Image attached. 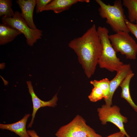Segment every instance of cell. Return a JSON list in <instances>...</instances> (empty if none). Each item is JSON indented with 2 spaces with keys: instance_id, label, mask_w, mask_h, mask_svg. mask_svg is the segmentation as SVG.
I'll list each match as a JSON object with an SVG mask.
<instances>
[{
  "instance_id": "1",
  "label": "cell",
  "mask_w": 137,
  "mask_h": 137,
  "mask_svg": "<svg viewBox=\"0 0 137 137\" xmlns=\"http://www.w3.org/2000/svg\"><path fill=\"white\" fill-rule=\"evenodd\" d=\"M68 46L76 54L85 75L90 78L95 71L102 50L95 24L82 36L71 40Z\"/></svg>"
},
{
  "instance_id": "22",
  "label": "cell",
  "mask_w": 137,
  "mask_h": 137,
  "mask_svg": "<svg viewBox=\"0 0 137 137\" xmlns=\"http://www.w3.org/2000/svg\"><path fill=\"white\" fill-rule=\"evenodd\" d=\"M28 133L30 137H40L36 132L34 130H27Z\"/></svg>"
},
{
  "instance_id": "11",
  "label": "cell",
  "mask_w": 137,
  "mask_h": 137,
  "mask_svg": "<svg viewBox=\"0 0 137 137\" xmlns=\"http://www.w3.org/2000/svg\"><path fill=\"white\" fill-rule=\"evenodd\" d=\"M30 116L29 113L26 114L22 119L14 123L7 124H1L0 128L13 132L20 137H30L26 128L27 121Z\"/></svg>"
},
{
  "instance_id": "3",
  "label": "cell",
  "mask_w": 137,
  "mask_h": 137,
  "mask_svg": "<svg viewBox=\"0 0 137 137\" xmlns=\"http://www.w3.org/2000/svg\"><path fill=\"white\" fill-rule=\"evenodd\" d=\"M102 50L98 64L101 68L111 72L117 71L124 64L116 55L109 39V30L106 27L99 26L97 29Z\"/></svg>"
},
{
  "instance_id": "12",
  "label": "cell",
  "mask_w": 137,
  "mask_h": 137,
  "mask_svg": "<svg viewBox=\"0 0 137 137\" xmlns=\"http://www.w3.org/2000/svg\"><path fill=\"white\" fill-rule=\"evenodd\" d=\"M89 0H53L45 7L42 9L40 12L44 11L52 10L56 13H59L68 10L71 6L78 2L89 3Z\"/></svg>"
},
{
  "instance_id": "4",
  "label": "cell",
  "mask_w": 137,
  "mask_h": 137,
  "mask_svg": "<svg viewBox=\"0 0 137 137\" xmlns=\"http://www.w3.org/2000/svg\"><path fill=\"white\" fill-rule=\"evenodd\" d=\"M56 137H102L77 115L70 123L61 127L55 134Z\"/></svg>"
},
{
  "instance_id": "2",
  "label": "cell",
  "mask_w": 137,
  "mask_h": 137,
  "mask_svg": "<svg viewBox=\"0 0 137 137\" xmlns=\"http://www.w3.org/2000/svg\"><path fill=\"white\" fill-rule=\"evenodd\" d=\"M95 1L100 6L98 9L100 15L106 19V23L113 31L130 32L125 23L126 18L121 0L115 1L113 5L107 4L101 0Z\"/></svg>"
},
{
  "instance_id": "5",
  "label": "cell",
  "mask_w": 137,
  "mask_h": 137,
  "mask_svg": "<svg viewBox=\"0 0 137 137\" xmlns=\"http://www.w3.org/2000/svg\"><path fill=\"white\" fill-rule=\"evenodd\" d=\"M112 45L116 52L126 56V58L134 60L137 54V44L129 33L120 31L109 35Z\"/></svg>"
},
{
  "instance_id": "13",
  "label": "cell",
  "mask_w": 137,
  "mask_h": 137,
  "mask_svg": "<svg viewBox=\"0 0 137 137\" xmlns=\"http://www.w3.org/2000/svg\"><path fill=\"white\" fill-rule=\"evenodd\" d=\"M22 33L17 29L2 23L0 24V44L3 45L13 41Z\"/></svg>"
},
{
  "instance_id": "21",
  "label": "cell",
  "mask_w": 137,
  "mask_h": 137,
  "mask_svg": "<svg viewBox=\"0 0 137 137\" xmlns=\"http://www.w3.org/2000/svg\"><path fill=\"white\" fill-rule=\"evenodd\" d=\"M125 136L120 131L111 134L106 137H125Z\"/></svg>"
},
{
  "instance_id": "8",
  "label": "cell",
  "mask_w": 137,
  "mask_h": 137,
  "mask_svg": "<svg viewBox=\"0 0 137 137\" xmlns=\"http://www.w3.org/2000/svg\"><path fill=\"white\" fill-rule=\"evenodd\" d=\"M26 83L29 93L31 96L33 105L31 118L28 126V128H31L33 124L36 114L38 110L41 108L45 107H54L57 105L58 98L57 94L56 93L50 100L47 101L42 100L39 98L35 93L31 82L27 81Z\"/></svg>"
},
{
  "instance_id": "19",
  "label": "cell",
  "mask_w": 137,
  "mask_h": 137,
  "mask_svg": "<svg viewBox=\"0 0 137 137\" xmlns=\"http://www.w3.org/2000/svg\"><path fill=\"white\" fill-rule=\"evenodd\" d=\"M52 1V0H36V12L38 13L40 12L41 10Z\"/></svg>"
},
{
  "instance_id": "17",
  "label": "cell",
  "mask_w": 137,
  "mask_h": 137,
  "mask_svg": "<svg viewBox=\"0 0 137 137\" xmlns=\"http://www.w3.org/2000/svg\"><path fill=\"white\" fill-rule=\"evenodd\" d=\"M90 82L94 87H98L102 90L105 96L104 99L107 98L109 92L110 82L108 79L106 78L99 80H91Z\"/></svg>"
},
{
  "instance_id": "20",
  "label": "cell",
  "mask_w": 137,
  "mask_h": 137,
  "mask_svg": "<svg viewBox=\"0 0 137 137\" xmlns=\"http://www.w3.org/2000/svg\"><path fill=\"white\" fill-rule=\"evenodd\" d=\"M125 21L130 32L135 36L137 39V24L131 23L126 18Z\"/></svg>"
},
{
  "instance_id": "15",
  "label": "cell",
  "mask_w": 137,
  "mask_h": 137,
  "mask_svg": "<svg viewBox=\"0 0 137 137\" xmlns=\"http://www.w3.org/2000/svg\"><path fill=\"white\" fill-rule=\"evenodd\" d=\"M123 5L128 11L129 21L137 24V0H123Z\"/></svg>"
},
{
  "instance_id": "9",
  "label": "cell",
  "mask_w": 137,
  "mask_h": 137,
  "mask_svg": "<svg viewBox=\"0 0 137 137\" xmlns=\"http://www.w3.org/2000/svg\"><path fill=\"white\" fill-rule=\"evenodd\" d=\"M132 72L129 64H124L116 71L115 77L110 81L109 94L107 98L104 99L106 105L112 106V97L115 92L127 75Z\"/></svg>"
},
{
  "instance_id": "18",
  "label": "cell",
  "mask_w": 137,
  "mask_h": 137,
  "mask_svg": "<svg viewBox=\"0 0 137 137\" xmlns=\"http://www.w3.org/2000/svg\"><path fill=\"white\" fill-rule=\"evenodd\" d=\"M88 98L91 102H95L105 98L103 92L98 87H94L88 96Z\"/></svg>"
},
{
  "instance_id": "16",
  "label": "cell",
  "mask_w": 137,
  "mask_h": 137,
  "mask_svg": "<svg viewBox=\"0 0 137 137\" xmlns=\"http://www.w3.org/2000/svg\"><path fill=\"white\" fill-rule=\"evenodd\" d=\"M12 1L11 0H0V16L7 18L13 17L15 13L11 8Z\"/></svg>"
},
{
  "instance_id": "10",
  "label": "cell",
  "mask_w": 137,
  "mask_h": 137,
  "mask_svg": "<svg viewBox=\"0 0 137 137\" xmlns=\"http://www.w3.org/2000/svg\"><path fill=\"white\" fill-rule=\"evenodd\" d=\"M21 11V17L28 26L33 29H36L33 20V14L36 5V0H18L16 1Z\"/></svg>"
},
{
  "instance_id": "6",
  "label": "cell",
  "mask_w": 137,
  "mask_h": 137,
  "mask_svg": "<svg viewBox=\"0 0 137 137\" xmlns=\"http://www.w3.org/2000/svg\"><path fill=\"white\" fill-rule=\"evenodd\" d=\"M12 17L7 18L3 16L1 18L2 23L13 27L24 34L26 39L28 45L32 46L37 40L41 38L42 31L37 28L33 29L28 25L25 20L21 16L18 11L15 12Z\"/></svg>"
},
{
  "instance_id": "14",
  "label": "cell",
  "mask_w": 137,
  "mask_h": 137,
  "mask_svg": "<svg viewBox=\"0 0 137 137\" xmlns=\"http://www.w3.org/2000/svg\"><path fill=\"white\" fill-rule=\"evenodd\" d=\"M134 75L133 72L129 74L123 80L120 86L121 88V97L126 100L135 111L137 112V105L132 100L129 90L130 82Z\"/></svg>"
},
{
  "instance_id": "7",
  "label": "cell",
  "mask_w": 137,
  "mask_h": 137,
  "mask_svg": "<svg viewBox=\"0 0 137 137\" xmlns=\"http://www.w3.org/2000/svg\"><path fill=\"white\" fill-rule=\"evenodd\" d=\"M97 112L99 119L102 125L110 122L114 124L126 137H130L124 127V123L128 122L127 118L122 115L120 109L116 105L108 106L105 105L98 108Z\"/></svg>"
}]
</instances>
